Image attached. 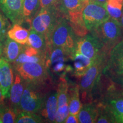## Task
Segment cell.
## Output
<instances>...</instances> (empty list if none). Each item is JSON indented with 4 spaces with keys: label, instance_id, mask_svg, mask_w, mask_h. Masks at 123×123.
Wrapping results in <instances>:
<instances>
[{
    "label": "cell",
    "instance_id": "27",
    "mask_svg": "<svg viewBox=\"0 0 123 123\" xmlns=\"http://www.w3.org/2000/svg\"><path fill=\"white\" fill-rule=\"evenodd\" d=\"M42 116L35 113L21 111L17 116L15 123H39L43 122Z\"/></svg>",
    "mask_w": 123,
    "mask_h": 123
},
{
    "label": "cell",
    "instance_id": "40",
    "mask_svg": "<svg viewBox=\"0 0 123 123\" xmlns=\"http://www.w3.org/2000/svg\"><path fill=\"white\" fill-rule=\"evenodd\" d=\"M83 1H84V2H86V3H88L89 1H91V0H83Z\"/></svg>",
    "mask_w": 123,
    "mask_h": 123
},
{
    "label": "cell",
    "instance_id": "14",
    "mask_svg": "<svg viewBox=\"0 0 123 123\" xmlns=\"http://www.w3.org/2000/svg\"><path fill=\"white\" fill-rule=\"evenodd\" d=\"M13 72L11 65L4 57L0 58V89L5 98H9L13 83Z\"/></svg>",
    "mask_w": 123,
    "mask_h": 123
},
{
    "label": "cell",
    "instance_id": "2",
    "mask_svg": "<svg viewBox=\"0 0 123 123\" xmlns=\"http://www.w3.org/2000/svg\"><path fill=\"white\" fill-rule=\"evenodd\" d=\"M108 53L104 51L97 59L84 74L81 76L79 84L80 96L84 103L91 100L93 90L100 79L103 69L106 65Z\"/></svg>",
    "mask_w": 123,
    "mask_h": 123
},
{
    "label": "cell",
    "instance_id": "30",
    "mask_svg": "<svg viewBox=\"0 0 123 123\" xmlns=\"http://www.w3.org/2000/svg\"><path fill=\"white\" fill-rule=\"evenodd\" d=\"M9 27V24L1 12H0V39L2 43L4 42L7 37V30Z\"/></svg>",
    "mask_w": 123,
    "mask_h": 123
},
{
    "label": "cell",
    "instance_id": "11",
    "mask_svg": "<svg viewBox=\"0 0 123 123\" xmlns=\"http://www.w3.org/2000/svg\"><path fill=\"white\" fill-rule=\"evenodd\" d=\"M123 73V38L111 49L103 74L106 75Z\"/></svg>",
    "mask_w": 123,
    "mask_h": 123
},
{
    "label": "cell",
    "instance_id": "8",
    "mask_svg": "<svg viewBox=\"0 0 123 123\" xmlns=\"http://www.w3.org/2000/svg\"><path fill=\"white\" fill-rule=\"evenodd\" d=\"M110 17L105 6L93 1H89L83 10L82 18L84 26L90 32Z\"/></svg>",
    "mask_w": 123,
    "mask_h": 123
},
{
    "label": "cell",
    "instance_id": "10",
    "mask_svg": "<svg viewBox=\"0 0 123 123\" xmlns=\"http://www.w3.org/2000/svg\"><path fill=\"white\" fill-rule=\"evenodd\" d=\"M70 55L64 49L58 47L48 46L46 56V66L52 72L59 74L70 70L66 67V62Z\"/></svg>",
    "mask_w": 123,
    "mask_h": 123
},
{
    "label": "cell",
    "instance_id": "7",
    "mask_svg": "<svg viewBox=\"0 0 123 123\" xmlns=\"http://www.w3.org/2000/svg\"><path fill=\"white\" fill-rule=\"evenodd\" d=\"M14 67L25 82L45 85L49 79V69L44 63L26 62Z\"/></svg>",
    "mask_w": 123,
    "mask_h": 123
},
{
    "label": "cell",
    "instance_id": "18",
    "mask_svg": "<svg viewBox=\"0 0 123 123\" xmlns=\"http://www.w3.org/2000/svg\"><path fill=\"white\" fill-rule=\"evenodd\" d=\"M70 58H71L74 62V75L78 78L82 76L87 70L94 63L96 60L90 59L76 50L74 51Z\"/></svg>",
    "mask_w": 123,
    "mask_h": 123
},
{
    "label": "cell",
    "instance_id": "22",
    "mask_svg": "<svg viewBox=\"0 0 123 123\" xmlns=\"http://www.w3.org/2000/svg\"><path fill=\"white\" fill-rule=\"evenodd\" d=\"M27 45L30 46L41 53L47 55L48 50V43L45 36L42 34L31 30L29 33Z\"/></svg>",
    "mask_w": 123,
    "mask_h": 123
},
{
    "label": "cell",
    "instance_id": "36",
    "mask_svg": "<svg viewBox=\"0 0 123 123\" xmlns=\"http://www.w3.org/2000/svg\"><path fill=\"white\" fill-rule=\"evenodd\" d=\"M116 122L119 123H123V113L116 118Z\"/></svg>",
    "mask_w": 123,
    "mask_h": 123
},
{
    "label": "cell",
    "instance_id": "39",
    "mask_svg": "<svg viewBox=\"0 0 123 123\" xmlns=\"http://www.w3.org/2000/svg\"><path fill=\"white\" fill-rule=\"evenodd\" d=\"M120 25H121V28H122V30H123V12L122 15H121V19H120Z\"/></svg>",
    "mask_w": 123,
    "mask_h": 123
},
{
    "label": "cell",
    "instance_id": "23",
    "mask_svg": "<svg viewBox=\"0 0 123 123\" xmlns=\"http://www.w3.org/2000/svg\"><path fill=\"white\" fill-rule=\"evenodd\" d=\"M29 33L28 30L21 26L20 24H14L7 31V37L22 45H25L28 41Z\"/></svg>",
    "mask_w": 123,
    "mask_h": 123
},
{
    "label": "cell",
    "instance_id": "21",
    "mask_svg": "<svg viewBox=\"0 0 123 123\" xmlns=\"http://www.w3.org/2000/svg\"><path fill=\"white\" fill-rule=\"evenodd\" d=\"M68 106L70 114L78 115L82 104L80 99L79 86L78 84L69 86Z\"/></svg>",
    "mask_w": 123,
    "mask_h": 123
},
{
    "label": "cell",
    "instance_id": "17",
    "mask_svg": "<svg viewBox=\"0 0 123 123\" xmlns=\"http://www.w3.org/2000/svg\"><path fill=\"white\" fill-rule=\"evenodd\" d=\"M25 88V81L19 74L16 71L15 79L12 84L10 93V104L11 108L18 113L19 111V105Z\"/></svg>",
    "mask_w": 123,
    "mask_h": 123
},
{
    "label": "cell",
    "instance_id": "24",
    "mask_svg": "<svg viewBox=\"0 0 123 123\" xmlns=\"http://www.w3.org/2000/svg\"><path fill=\"white\" fill-rule=\"evenodd\" d=\"M39 0H24L23 2V18L24 21L30 24L32 19L39 10Z\"/></svg>",
    "mask_w": 123,
    "mask_h": 123
},
{
    "label": "cell",
    "instance_id": "1",
    "mask_svg": "<svg viewBox=\"0 0 123 123\" xmlns=\"http://www.w3.org/2000/svg\"><path fill=\"white\" fill-rule=\"evenodd\" d=\"M78 37L68 20L61 15L47 41L48 46L61 47L70 57L75 50Z\"/></svg>",
    "mask_w": 123,
    "mask_h": 123
},
{
    "label": "cell",
    "instance_id": "35",
    "mask_svg": "<svg viewBox=\"0 0 123 123\" xmlns=\"http://www.w3.org/2000/svg\"><path fill=\"white\" fill-rule=\"evenodd\" d=\"M91 1H94V2L98 3V4L103 5L105 6V4L106 2L107 1V0H91Z\"/></svg>",
    "mask_w": 123,
    "mask_h": 123
},
{
    "label": "cell",
    "instance_id": "19",
    "mask_svg": "<svg viewBox=\"0 0 123 123\" xmlns=\"http://www.w3.org/2000/svg\"><path fill=\"white\" fill-rule=\"evenodd\" d=\"M98 116V104L91 102L85 103L81 106L78 113L79 122L80 123H96Z\"/></svg>",
    "mask_w": 123,
    "mask_h": 123
},
{
    "label": "cell",
    "instance_id": "13",
    "mask_svg": "<svg viewBox=\"0 0 123 123\" xmlns=\"http://www.w3.org/2000/svg\"><path fill=\"white\" fill-rule=\"evenodd\" d=\"M23 2L24 0H0L1 10L13 25L24 22Z\"/></svg>",
    "mask_w": 123,
    "mask_h": 123
},
{
    "label": "cell",
    "instance_id": "20",
    "mask_svg": "<svg viewBox=\"0 0 123 123\" xmlns=\"http://www.w3.org/2000/svg\"><path fill=\"white\" fill-rule=\"evenodd\" d=\"M23 47L22 44L6 37V39H5L3 44V57L9 63H14L22 51Z\"/></svg>",
    "mask_w": 123,
    "mask_h": 123
},
{
    "label": "cell",
    "instance_id": "33",
    "mask_svg": "<svg viewBox=\"0 0 123 123\" xmlns=\"http://www.w3.org/2000/svg\"><path fill=\"white\" fill-rule=\"evenodd\" d=\"M112 80L115 83L118 84L123 90V73L119 74H115L110 76Z\"/></svg>",
    "mask_w": 123,
    "mask_h": 123
},
{
    "label": "cell",
    "instance_id": "5",
    "mask_svg": "<svg viewBox=\"0 0 123 123\" xmlns=\"http://www.w3.org/2000/svg\"><path fill=\"white\" fill-rule=\"evenodd\" d=\"M45 85H38L25 81V88L19 105L20 111L40 113L43 105Z\"/></svg>",
    "mask_w": 123,
    "mask_h": 123
},
{
    "label": "cell",
    "instance_id": "15",
    "mask_svg": "<svg viewBox=\"0 0 123 123\" xmlns=\"http://www.w3.org/2000/svg\"><path fill=\"white\" fill-rule=\"evenodd\" d=\"M47 55L30 46L23 47L22 51L13 63L14 67L26 62H38L46 64Z\"/></svg>",
    "mask_w": 123,
    "mask_h": 123
},
{
    "label": "cell",
    "instance_id": "9",
    "mask_svg": "<svg viewBox=\"0 0 123 123\" xmlns=\"http://www.w3.org/2000/svg\"><path fill=\"white\" fill-rule=\"evenodd\" d=\"M75 50L93 60L96 59L103 52L105 51L99 40L91 34L78 37Z\"/></svg>",
    "mask_w": 123,
    "mask_h": 123
},
{
    "label": "cell",
    "instance_id": "16",
    "mask_svg": "<svg viewBox=\"0 0 123 123\" xmlns=\"http://www.w3.org/2000/svg\"><path fill=\"white\" fill-rule=\"evenodd\" d=\"M58 110V93L53 91L46 93L43 105L41 110L42 117L49 123H55L56 112Z\"/></svg>",
    "mask_w": 123,
    "mask_h": 123
},
{
    "label": "cell",
    "instance_id": "12",
    "mask_svg": "<svg viewBox=\"0 0 123 123\" xmlns=\"http://www.w3.org/2000/svg\"><path fill=\"white\" fill-rule=\"evenodd\" d=\"M100 103L112 113L116 121V118L123 113V91H117L112 84Z\"/></svg>",
    "mask_w": 123,
    "mask_h": 123
},
{
    "label": "cell",
    "instance_id": "4",
    "mask_svg": "<svg viewBox=\"0 0 123 123\" xmlns=\"http://www.w3.org/2000/svg\"><path fill=\"white\" fill-rule=\"evenodd\" d=\"M123 33L120 23L111 17L90 31L108 53L121 39Z\"/></svg>",
    "mask_w": 123,
    "mask_h": 123
},
{
    "label": "cell",
    "instance_id": "37",
    "mask_svg": "<svg viewBox=\"0 0 123 123\" xmlns=\"http://www.w3.org/2000/svg\"><path fill=\"white\" fill-rule=\"evenodd\" d=\"M4 97L3 96L2 94V92H1V89H0V104L2 103L3 101H4Z\"/></svg>",
    "mask_w": 123,
    "mask_h": 123
},
{
    "label": "cell",
    "instance_id": "3",
    "mask_svg": "<svg viewBox=\"0 0 123 123\" xmlns=\"http://www.w3.org/2000/svg\"><path fill=\"white\" fill-rule=\"evenodd\" d=\"M87 4L83 0H61L58 6L60 13L68 20L78 37L84 36L88 32L82 18L83 10Z\"/></svg>",
    "mask_w": 123,
    "mask_h": 123
},
{
    "label": "cell",
    "instance_id": "34",
    "mask_svg": "<svg viewBox=\"0 0 123 123\" xmlns=\"http://www.w3.org/2000/svg\"><path fill=\"white\" fill-rule=\"evenodd\" d=\"M64 123H77L79 122V119H78V115L70 114L68 115L67 117L66 118Z\"/></svg>",
    "mask_w": 123,
    "mask_h": 123
},
{
    "label": "cell",
    "instance_id": "32",
    "mask_svg": "<svg viewBox=\"0 0 123 123\" xmlns=\"http://www.w3.org/2000/svg\"><path fill=\"white\" fill-rule=\"evenodd\" d=\"M41 8L56 7L58 8L61 0H39Z\"/></svg>",
    "mask_w": 123,
    "mask_h": 123
},
{
    "label": "cell",
    "instance_id": "25",
    "mask_svg": "<svg viewBox=\"0 0 123 123\" xmlns=\"http://www.w3.org/2000/svg\"><path fill=\"white\" fill-rule=\"evenodd\" d=\"M105 7L110 17L120 23L123 12V0H107Z\"/></svg>",
    "mask_w": 123,
    "mask_h": 123
},
{
    "label": "cell",
    "instance_id": "29",
    "mask_svg": "<svg viewBox=\"0 0 123 123\" xmlns=\"http://www.w3.org/2000/svg\"><path fill=\"white\" fill-rule=\"evenodd\" d=\"M0 115L2 117V123H15L18 113L11 107H5L0 110Z\"/></svg>",
    "mask_w": 123,
    "mask_h": 123
},
{
    "label": "cell",
    "instance_id": "28",
    "mask_svg": "<svg viewBox=\"0 0 123 123\" xmlns=\"http://www.w3.org/2000/svg\"><path fill=\"white\" fill-rule=\"evenodd\" d=\"M98 104V116L96 123H116L115 118L107 108L101 103Z\"/></svg>",
    "mask_w": 123,
    "mask_h": 123
},
{
    "label": "cell",
    "instance_id": "38",
    "mask_svg": "<svg viewBox=\"0 0 123 123\" xmlns=\"http://www.w3.org/2000/svg\"><path fill=\"white\" fill-rule=\"evenodd\" d=\"M2 49H3V43L0 39V56L2 53Z\"/></svg>",
    "mask_w": 123,
    "mask_h": 123
},
{
    "label": "cell",
    "instance_id": "6",
    "mask_svg": "<svg viewBox=\"0 0 123 123\" xmlns=\"http://www.w3.org/2000/svg\"><path fill=\"white\" fill-rule=\"evenodd\" d=\"M61 15L56 7L41 8L30 23L31 30L42 34L47 40Z\"/></svg>",
    "mask_w": 123,
    "mask_h": 123
},
{
    "label": "cell",
    "instance_id": "31",
    "mask_svg": "<svg viewBox=\"0 0 123 123\" xmlns=\"http://www.w3.org/2000/svg\"><path fill=\"white\" fill-rule=\"evenodd\" d=\"M69 113H70V112H69L68 104L62 106V107H58L56 117H55V123H64Z\"/></svg>",
    "mask_w": 123,
    "mask_h": 123
},
{
    "label": "cell",
    "instance_id": "26",
    "mask_svg": "<svg viewBox=\"0 0 123 123\" xmlns=\"http://www.w3.org/2000/svg\"><path fill=\"white\" fill-rule=\"evenodd\" d=\"M68 81L64 76H61L58 86V107L68 104Z\"/></svg>",
    "mask_w": 123,
    "mask_h": 123
}]
</instances>
